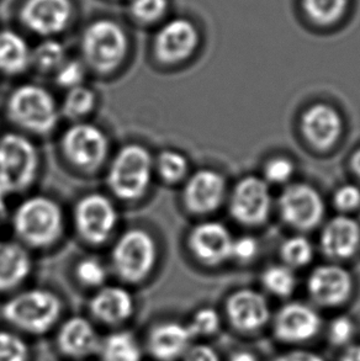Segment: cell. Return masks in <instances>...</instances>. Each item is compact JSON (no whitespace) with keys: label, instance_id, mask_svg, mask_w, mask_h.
<instances>
[{"label":"cell","instance_id":"20","mask_svg":"<svg viewBox=\"0 0 360 361\" xmlns=\"http://www.w3.org/2000/svg\"><path fill=\"white\" fill-rule=\"evenodd\" d=\"M72 14L69 0H28L21 18L35 34L52 36L64 31Z\"/></svg>","mask_w":360,"mask_h":361},{"label":"cell","instance_id":"40","mask_svg":"<svg viewBox=\"0 0 360 361\" xmlns=\"http://www.w3.org/2000/svg\"><path fill=\"white\" fill-rule=\"evenodd\" d=\"M333 202L338 210L353 211L360 206V188L354 184L340 186L333 196Z\"/></svg>","mask_w":360,"mask_h":361},{"label":"cell","instance_id":"27","mask_svg":"<svg viewBox=\"0 0 360 361\" xmlns=\"http://www.w3.org/2000/svg\"><path fill=\"white\" fill-rule=\"evenodd\" d=\"M97 94L87 85H78L67 90L59 111L72 121H82L94 111L97 106Z\"/></svg>","mask_w":360,"mask_h":361},{"label":"cell","instance_id":"30","mask_svg":"<svg viewBox=\"0 0 360 361\" xmlns=\"http://www.w3.org/2000/svg\"><path fill=\"white\" fill-rule=\"evenodd\" d=\"M262 283L265 290L272 295L287 298L296 288V276L294 270L285 264L272 265L265 269L262 275Z\"/></svg>","mask_w":360,"mask_h":361},{"label":"cell","instance_id":"21","mask_svg":"<svg viewBox=\"0 0 360 361\" xmlns=\"http://www.w3.org/2000/svg\"><path fill=\"white\" fill-rule=\"evenodd\" d=\"M56 342L64 357L79 360L97 354L102 339L88 318L74 316L61 324Z\"/></svg>","mask_w":360,"mask_h":361},{"label":"cell","instance_id":"2","mask_svg":"<svg viewBox=\"0 0 360 361\" xmlns=\"http://www.w3.org/2000/svg\"><path fill=\"white\" fill-rule=\"evenodd\" d=\"M153 171L155 158L151 152L138 143H128L110 161L107 188L119 200H140L148 192Z\"/></svg>","mask_w":360,"mask_h":361},{"label":"cell","instance_id":"34","mask_svg":"<svg viewBox=\"0 0 360 361\" xmlns=\"http://www.w3.org/2000/svg\"><path fill=\"white\" fill-rule=\"evenodd\" d=\"M0 361H30L29 344L19 334L1 329Z\"/></svg>","mask_w":360,"mask_h":361},{"label":"cell","instance_id":"47","mask_svg":"<svg viewBox=\"0 0 360 361\" xmlns=\"http://www.w3.org/2000/svg\"><path fill=\"white\" fill-rule=\"evenodd\" d=\"M351 166L354 174L360 179V148L352 157Z\"/></svg>","mask_w":360,"mask_h":361},{"label":"cell","instance_id":"42","mask_svg":"<svg viewBox=\"0 0 360 361\" xmlns=\"http://www.w3.org/2000/svg\"><path fill=\"white\" fill-rule=\"evenodd\" d=\"M183 361H220V357L212 348L206 344H198L189 348Z\"/></svg>","mask_w":360,"mask_h":361},{"label":"cell","instance_id":"43","mask_svg":"<svg viewBox=\"0 0 360 361\" xmlns=\"http://www.w3.org/2000/svg\"><path fill=\"white\" fill-rule=\"evenodd\" d=\"M272 361H325L323 357L317 355L315 353L305 352V350H292L284 353L282 355L275 357Z\"/></svg>","mask_w":360,"mask_h":361},{"label":"cell","instance_id":"14","mask_svg":"<svg viewBox=\"0 0 360 361\" xmlns=\"http://www.w3.org/2000/svg\"><path fill=\"white\" fill-rule=\"evenodd\" d=\"M199 44V32L186 19H173L162 27L155 39V56L163 64H176L189 59Z\"/></svg>","mask_w":360,"mask_h":361},{"label":"cell","instance_id":"17","mask_svg":"<svg viewBox=\"0 0 360 361\" xmlns=\"http://www.w3.org/2000/svg\"><path fill=\"white\" fill-rule=\"evenodd\" d=\"M301 130L313 148L327 151L340 140L343 121L340 113L331 105L315 104L302 115Z\"/></svg>","mask_w":360,"mask_h":361},{"label":"cell","instance_id":"29","mask_svg":"<svg viewBox=\"0 0 360 361\" xmlns=\"http://www.w3.org/2000/svg\"><path fill=\"white\" fill-rule=\"evenodd\" d=\"M66 59V49L57 39H44L31 51V64L42 73H54Z\"/></svg>","mask_w":360,"mask_h":361},{"label":"cell","instance_id":"16","mask_svg":"<svg viewBox=\"0 0 360 361\" xmlns=\"http://www.w3.org/2000/svg\"><path fill=\"white\" fill-rule=\"evenodd\" d=\"M321 324V317L315 308L306 303L290 302L277 313L274 334L282 342H306L320 332Z\"/></svg>","mask_w":360,"mask_h":361},{"label":"cell","instance_id":"13","mask_svg":"<svg viewBox=\"0 0 360 361\" xmlns=\"http://www.w3.org/2000/svg\"><path fill=\"white\" fill-rule=\"evenodd\" d=\"M234 237L220 222L205 221L195 226L188 235V247L200 263L217 267L231 259Z\"/></svg>","mask_w":360,"mask_h":361},{"label":"cell","instance_id":"38","mask_svg":"<svg viewBox=\"0 0 360 361\" xmlns=\"http://www.w3.org/2000/svg\"><path fill=\"white\" fill-rule=\"evenodd\" d=\"M167 0H132L130 9L136 19L151 23L166 13Z\"/></svg>","mask_w":360,"mask_h":361},{"label":"cell","instance_id":"32","mask_svg":"<svg viewBox=\"0 0 360 361\" xmlns=\"http://www.w3.org/2000/svg\"><path fill=\"white\" fill-rule=\"evenodd\" d=\"M280 254L284 263L289 268H302L311 263L313 258V247L311 242L305 237L295 235L282 243Z\"/></svg>","mask_w":360,"mask_h":361},{"label":"cell","instance_id":"25","mask_svg":"<svg viewBox=\"0 0 360 361\" xmlns=\"http://www.w3.org/2000/svg\"><path fill=\"white\" fill-rule=\"evenodd\" d=\"M31 64V49L19 34L11 30L0 31V73L19 75Z\"/></svg>","mask_w":360,"mask_h":361},{"label":"cell","instance_id":"41","mask_svg":"<svg viewBox=\"0 0 360 361\" xmlns=\"http://www.w3.org/2000/svg\"><path fill=\"white\" fill-rule=\"evenodd\" d=\"M259 252L258 242L251 235H242L232 242L231 259H236L242 263L253 260Z\"/></svg>","mask_w":360,"mask_h":361},{"label":"cell","instance_id":"1","mask_svg":"<svg viewBox=\"0 0 360 361\" xmlns=\"http://www.w3.org/2000/svg\"><path fill=\"white\" fill-rule=\"evenodd\" d=\"M11 224L19 243L26 248H49L64 235V210L49 196H30L15 209Z\"/></svg>","mask_w":360,"mask_h":361},{"label":"cell","instance_id":"22","mask_svg":"<svg viewBox=\"0 0 360 361\" xmlns=\"http://www.w3.org/2000/svg\"><path fill=\"white\" fill-rule=\"evenodd\" d=\"M135 298L127 288L117 285H104L89 301V311L97 322L107 326H120L135 312Z\"/></svg>","mask_w":360,"mask_h":361},{"label":"cell","instance_id":"7","mask_svg":"<svg viewBox=\"0 0 360 361\" xmlns=\"http://www.w3.org/2000/svg\"><path fill=\"white\" fill-rule=\"evenodd\" d=\"M128 41L125 31L112 20H97L84 31V63L99 74H110L126 59Z\"/></svg>","mask_w":360,"mask_h":361},{"label":"cell","instance_id":"45","mask_svg":"<svg viewBox=\"0 0 360 361\" xmlns=\"http://www.w3.org/2000/svg\"><path fill=\"white\" fill-rule=\"evenodd\" d=\"M6 194L0 189V227L8 219V205H6Z\"/></svg>","mask_w":360,"mask_h":361},{"label":"cell","instance_id":"44","mask_svg":"<svg viewBox=\"0 0 360 361\" xmlns=\"http://www.w3.org/2000/svg\"><path fill=\"white\" fill-rule=\"evenodd\" d=\"M341 361H360V344H354L346 349L343 353Z\"/></svg>","mask_w":360,"mask_h":361},{"label":"cell","instance_id":"24","mask_svg":"<svg viewBox=\"0 0 360 361\" xmlns=\"http://www.w3.org/2000/svg\"><path fill=\"white\" fill-rule=\"evenodd\" d=\"M32 260L28 248L13 240H0V293L19 288L29 278Z\"/></svg>","mask_w":360,"mask_h":361},{"label":"cell","instance_id":"10","mask_svg":"<svg viewBox=\"0 0 360 361\" xmlns=\"http://www.w3.org/2000/svg\"><path fill=\"white\" fill-rule=\"evenodd\" d=\"M279 212L292 228L310 231L321 224L325 202L320 192L307 184H292L279 197Z\"/></svg>","mask_w":360,"mask_h":361},{"label":"cell","instance_id":"9","mask_svg":"<svg viewBox=\"0 0 360 361\" xmlns=\"http://www.w3.org/2000/svg\"><path fill=\"white\" fill-rule=\"evenodd\" d=\"M73 224L79 237L92 245H102L112 238L119 224V212L112 199L92 192L74 206Z\"/></svg>","mask_w":360,"mask_h":361},{"label":"cell","instance_id":"19","mask_svg":"<svg viewBox=\"0 0 360 361\" xmlns=\"http://www.w3.org/2000/svg\"><path fill=\"white\" fill-rule=\"evenodd\" d=\"M195 338L186 323L164 321L152 327L147 337V349L158 361L183 359Z\"/></svg>","mask_w":360,"mask_h":361},{"label":"cell","instance_id":"6","mask_svg":"<svg viewBox=\"0 0 360 361\" xmlns=\"http://www.w3.org/2000/svg\"><path fill=\"white\" fill-rule=\"evenodd\" d=\"M158 247L153 235L140 227L125 231L114 244L112 264L122 281L142 283L156 268Z\"/></svg>","mask_w":360,"mask_h":361},{"label":"cell","instance_id":"4","mask_svg":"<svg viewBox=\"0 0 360 361\" xmlns=\"http://www.w3.org/2000/svg\"><path fill=\"white\" fill-rule=\"evenodd\" d=\"M6 116L15 126L35 135H47L59 121V106L47 89L36 84H21L10 93Z\"/></svg>","mask_w":360,"mask_h":361},{"label":"cell","instance_id":"33","mask_svg":"<svg viewBox=\"0 0 360 361\" xmlns=\"http://www.w3.org/2000/svg\"><path fill=\"white\" fill-rule=\"evenodd\" d=\"M74 274L78 283L85 288H100L107 283V267L102 260L94 257L80 259L76 265Z\"/></svg>","mask_w":360,"mask_h":361},{"label":"cell","instance_id":"36","mask_svg":"<svg viewBox=\"0 0 360 361\" xmlns=\"http://www.w3.org/2000/svg\"><path fill=\"white\" fill-rule=\"evenodd\" d=\"M56 83L62 88H76L82 85L85 78V66L76 59H66L64 64L56 72Z\"/></svg>","mask_w":360,"mask_h":361},{"label":"cell","instance_id":"35","mask_svg":"<svg viewBox=\"0 0 360 361\" xmlns=\"http://www.w3.org/2000/svg\"><path fill=\"white\" fill-rule=\"evenodd\" d=\"M186 324L193 337H209L219 331L221 318L214 308L203 307L193 314Z\"/></svg>","mask_w":360,"mask_h":361},{"label":"cell","instance_id":"39","mask_svg":"<svg viewBox=\"0 0 360 361\" xmlns=\"http://www.w3.org/2000/svg\"><path fill=\"white\" fill-rule=\"evenodd\" d=\"M356 336V324L347 316L337 317L328 327V337L333 345L347 347Z\"/></svg>","mask_w":360,"mask_h":361},{"label":"cell","instance_id":"31","mask_svg":"<svg viewBox=\"0 0 360 361\" xmlns=\"http://www.w3.org/2000/svg\"><path fill=\"white\" fill-rule=\"evenodd\" d=\"M348 0H302L307 16L317 24L336 23L346 13Z\"/></svg>","mask_w":360,"mask_h":361},{"label":"cell","instance_id":"18","mask_svg":"<svg viewBox=\"0 0 360 361\" xmlns=\"http://www.w3.org/2000/svg\"><path fill=\"white\" fill-rule=\"evenodd\" d=\"M229 323L242 332H256L263 328L270 317V310L262 293L249 288L239 290L226 302Z\"/></svg>","mask_w":360,"mask_h":361},{"label":"cell","instance_id":"15","mask_svg":"<svg viewBox=\"0 0 360 361\" xmlns=\"http://www.w3.org/2000/svg\"><path fill=\"white\" fill-rule=\"evenodd\" d=\"M307 290L315 302L325 307H336L351 296L353 279L340 265H320L310 274Z\"/></svg>","mask_w":360,"mask_h":361},{"label":"cell","instance_id":"28","mask_svg":"<svg viewBox=\"0 0 360 361\" xmlns=\"http://www.w3.org/2000/svg\"><path fill=\"white\" fill-rule=\"evenodd\" d=\"M155 171L167 184H176L188 176L189 161L180 152L164 149L155 159Z\"/></svg>","mask_w":360,"mask_h":361},{"label":"cell","instance_id":"26","mask_svg":"<svg viewBox=\"0 0 360 361\" xmlns=\"http://www.w3.org/2000/svg\"><path fill=\"white\" fill-rule=\"evenodd\" d=\"M102 361H142V348L131 332L117 331L102 339Z\"/></svg>","mask_w":360,"mask_h":361},{"label":"cell","instance_id":"46","mask_svg":"<svg viewBox=\"0 0 360 361\" xmlns=\"http://www.w3.org/2000/svg\"><path fill=\"white\" fill-rule=\"evenodd\" d=\"M229 361H258L257 360V357L254 354L249 352H244V350H241V352L234 353V355L231 357Z\"/></svg>","mask_w":360,"mask_h":361},{"label":"cell","instance_id":"3","mask_svg":"<svg viewBox=\"0 0 360 361\" xmlns=\"http://www.w3.org/2000/svg\"><path fill=\"white\" fill-rule=\"evenodd\" d=\"M64 305L56 293L46 288H30L16 293L3 306L1 314L10 326L40 336L59 323Z\"/></svg>","mask_w":360,"mask_h":361},{"label":"cell","instance_id":"12","mask_svg":"<svg viewBox=\"0 0 360 361\" xmlns=\"http://www.w3.org/2000/svg\"><path fill=\"white\" fill-rule=\"evenodd\" d=\"M226 190V180L219 171L200 169L185 181L183 204L194 215H209L222 205Z\"/></svg>","mask_w":360,"mask_h":361},{"label":"cell","instance_id":"8","mask_svg":"<svg viewBox=\"0 0 360 361\" xmlns=\"http://www.w3.org/2000/svg\"><path fill=\"white\" fill-rule=\"evenodd\" d=\"M59 146L71 166L78 171L94 173L105 164L110 143L100 127L78 121L64 132Z\"/></svg>","mask_w":360,"mask_h":361},{"label":"cell","instance_id":"23","mask_svg":"<svg viewBox=\"0 0 360 361\" xmlns=\"http://www.w3.org/2000/svg\"><path fill=\"white\" fill-rule=\"evenodd\" d=\"M359 244V225L348 216L333 217L322 230L321 248L330 258H351Z\"/></svg>","mask_w":360,"mask_h":361},{"label":"cell","instance_id":"11","mask_svg":"<svg viewBox=\"0 0 360 361\" xmlns=\"http://www.w3.org/2000/svg\"><path fill=\"white\" fill-rule=\"evenodd\" d=\"M272 195L268 183L257 176H246L234 186L229 199V211L236 221L247 226H258L268 219Z\"/></svg>","mask_w":360,"mask_h":361},{"label":"cell","instance_id":"5","mask_svg":"<svg viewBox=\"0 0 360 361\" xmlns=\"http://www.w3.org/2000/svg\"><path fill=\"white\" fill-rule=\"evenodd\" d=\"M39 168V151L28 137L16 132L0 137V189L6 195L29 189Z\"/></svg>","mask_w":360,"mask_h":361},{"label":"cell","instance_id":"37","mask_svg":"<svg viewBox=\"0 0 360 361\" xmlns=\"http://www.w3.org/2000/svg\"><path fill=\"white\" fill-rule=\"evenodd\" d=\"M295 171L292 161L287 157H274L264 166V180L272 184H285L292 179Z\"/></svg>","mask_w":360,"mask_h":361}]
</instances>
